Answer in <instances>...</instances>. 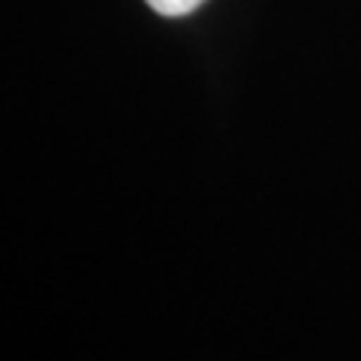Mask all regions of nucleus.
<instances>
[{
    "instance_id": "nucleus-1",
    "label": "nucleus",
    "mask_w": 361,
    "mask_h": 361,
    "mask_svg": "<svg viewBox=\"0 0 361 361\" xmlns=\"http://www.w3.org/2000/svg\"><path fill=\"white\" fill-rule=\"evenodd\" d=\"M202 4H205V0H148V6L154 9V13L169 16V18L193 13V9H196V6H202Z\"/></svg>"
}]
</instances>
